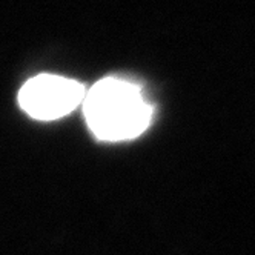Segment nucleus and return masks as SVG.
<instances>
[{"instance_id":"f257e3e1","label":"nucleus","mask_w":255,"mask_h":255,"mask_svg":"<svg viewBox=\"0 0 255 255\" xmlns=\"http://www.w3.org/2000/svg\"><path fill=\"white\" fill-rule=\"evenodd\" d=\"M86 122L99 138L119 141L140 135L149 126L152 106L141 89L120 79H103L83 100Z\"/></svg>"},{"instance_id":"f03ea898","label":"nucleus","mask_w":255,"mask_h":255,"mask_svg":"<svg viewBox=\"0 0 255 255\" xmlns=\"http://www.w3.org/2000/svg\"><path fill=\"white\" fill-rule=\"evenodd\" d=\"M85 100L82 83L52 74H40L28 80L19 93L22 109L37 120H56Z\"/></svg>"}]
</instances>
